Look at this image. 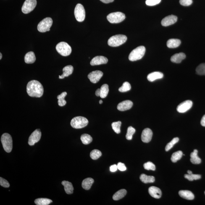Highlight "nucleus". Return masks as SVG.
Masks as SVG:
<instances>
[{
	"label": "nucleus",
	"instance_id": "nucleus-1",
	"mask_svg": "<svg viewBox=\"0 0 205 205\" xmlns=\"http://www.w3.org/2000/svg\"><path fill=\"white\" fill-rule=\"evenodd\" d=\"M27 92L30 97L40 98L43 96L44 89L40 82L36 80H32L27 84Z\"/></svg>",
	"mask_w": 205,
	"mask_h": 205
},
{
	"label": "nucleus",
	"instance_id": "nucleus-2",
	"mask_svg": "<svg viewBox=\"0 0 205 205\" xmlns=\"http://www.w3.org/2000/svg\"><path fill=\"white\" fill-rule=\"evenodd\" d=\"M146 52L144 46H140L133 49L129 54L128 59L131 61H135L142 59Z\"/></svg>",
	"mask_w": 205,
	"mask_h": 205
},
{
	"label": "nucleus",
	"instance_id": "nucleus-3",
	"mask_svg": "<svg viewBox=\"0 0 205 205\" xmlns=\"http://www.w3.org/2000/svg\"><path fill=\"white\" fill-rule=\"evenodd\" d=\"M127 37L124 35H116L111 37L108 40L109 46L117 47L123 44L127 41Z\"/></svg>",
	"mask_w": 205,
	"mask_h": 205
},
{
	"label": "nucleus",
	"instance_id": "nucleus-4",
	"mask_svg": "<svg viewBox=\"0 0 205 205\" xmlns=\"http://www.w3.org/2000/svg\"><path fill=\"white\" fill-rule=\"evenodd\" d=\"M1 141L3 147L6 152H10L13 148V141L12 136L9 134L5 133L2 136Z\"/></svg>",
	"mask_w": 205,
	"mask_h": 205
},
{
	"label": "nucleus",
	"instance_id": "nucleus-5",
	"mask_svg": "<svg viewBox=\"0 0 205 205\" xmlns=\"http://www.w3.org/2000/svg\"><path fill=\"white\" fill-rule=\"evenodd\" d=\"M88 123V120L86 118L82 116H77L72 119L70 124L73 128L80 129L86 127Z\"/></svg>",
	"mask_w": 205,
	"mask_h": 205
},
{
	"label": "nucleus",
	"instance_id": "nucleus-6",
	"mask_svg": "<svg viewBox=\"0 0 205 205\" xmlns=\"http://www.w3.org/2000/svg\"><path fill=\"white\" fill-rule=\"evenodd\" d=\"M56 49L61 55L67 56L70 55L72 53L71 46L65 42H61L56 45Z\"/></svg>",
	"mask_w": 205,
	"mask_h": 205
},
{
	"label": "nucleus",
	"instance_id": "nucleus-7",
	"mask_svg": "<svg viewBox=\"0 0 205 205\" xmlns=\"http://www.w3.org/2000/svg\"><path fill=\"white\" fill-rule=\"evenodd\" d=\"M125 18V14L120 12L111 13L107 16V19L111 23H119Z\"/></svg>",
	"mask_w": 205,
	"mask_h": 205
},
{
	"label": "nucleus",
	"instance_id": "nucleus-8",
	"mask_svg": "<svg viewBox=\"0 0 205 205\" xmlns=\"http://www.w3.org/2000/svg\"><path fill=\"white\" fill-rule=\"evenodd\" d=\"M53 21L51 18H46L40 22L38 24L37 30L41 32L49 31L52 25Z\"/></svg>",
	"mask_w": 205,
	"mask_h": 205
},
{
	"label": "nucleus",
	"instance_id": "nucleus-9",
	"mask_svg": "<svg viewBox=\"0 0 205 205\" xmlns=\"http://www.w3.org/2000/svg\"><path fill=\"white\" fill-rule=\"evenodd\" d=\"M74 14L76 19L77 22H83L85 18V8L82 4L77 5L74 11Z\"/></svg>",
	"mask_w": 205,
	"mask_h": 205
},
{
	"label": "nucleus",
	"instance_id": "nucleus-10",
	"mask_svg": "<svg viewBox=\"0 0 205 205\" xmlns=\"http://www.w3.org/2000/svg\"><path fill=\"white\" fill-rule=\"evenodd\" d=\"M36 0H26L22 7V12L27 14L31 12L37 5Z\"/></svg>",
	"mask_w": 205,
	"mask_h": 205
},
{
	"label": "nucleus",
	"instance_id": "nucleus-11",
	"mask_svg": "<svg viewBox=\"0 0 205 205\" xmlns=\"http://www.w3.org/2000/svg\"><path fill=\"white\" fill-rule=\"evenodd\" d=\"M41 136V132L40 129L35 130L29 137L28 144L30 146H34L35 143L40 141Z\"/></svg>",
	"mask_w": 205,
	"mask_h": 205
},
{
	"label": "nucleus",
	"instance_id": "nucleus-12",
	"mask_svg": "<svg viewBox=\"0 0 205 205\" xmlns=\"http://www.w3.org/2000/svg\"><path fill=\"white\" fill-rule=\"evenodd\" d=\"M192 105V101L188 100L179 104L177 108V110L179 113H184L191 108Z\"/></svg>",
	"mask_w": 205,
	"mask_h": 205
},
{
	"label": "nucleus",
	"instance_id": "nucleus-13",
	"mask_svg": "<svg viewBox=\"0 0 205 205\" xmlns=\"http://www.w3.org/2000/svg\"><path fill=\"white\" fill-rule=\"evenodd\" d=\"M103 73L101 71H93L88 75V78L92 83H96L99 81L103 77Z\"/></svg>",
	"mask_w": 205,
	"mask_h": 205
},
{
	"label": "nucleus",
	"instance_id": "nucleus-14",
	"mask_svg": "<svg viewBox=\"0 0 205 205\" xmlns=\"http://www.w3.org/2000/svg\"><path fill=\"white\" fill-rule=\"evenodd\" d=\"M177 17L176 16L173 15H169L164 18L161 21V25L164 26H168L173 25L177 22Z\"/></svg>",
	"mask_w": 205,
	"mask_h": 205
},
{
	"label": "nucleus",
	"instance_id": "nucleus-15",
	"mask_svg": "<svg viewBox=\"0 0 205 205\" xmlns=\"http://www.w3.org/2000/svg\"><path fill=\"white\" fill-rule=\"evenodd\" d=\"M153 133L152 131L148 128L143 130L141 134V140L144 143H148L151 141L152 138Z\"/></svg>",
	"mask_w": 205,
	"mask_h": 205
},
{
	"label": "nucleus",
	"instance_id": "nucleus-16",
	"mask_svg": "<svg viewBox=\"0 0 205 205\" xmlns=\"http://www.w3.org/2000/svg\"><path fill=\"white\" fill-rule=\"evenodd\" d=\"M108 59L103 56H97L92 60L90 64L92 66L98 65H100L107 63Z\"/></svg>",
	"mask_w": 205,
	"mask_h": 205
},
{
	"label": "nucleus",
	"instance_id": "nucleus-17",
	"mask_svg": "<svg viewBox=\"0 0 205 205\" xmlns=\"http://www.w3.org/2000/svg\"><path fill=\"white\" fill-rule=\"evenodd\" d=\"M133 105V103L131 101L127 100L119 103L117 106V108L120 111H125L131 108Z\"/></svg>",
	"mask_w": 205,
	"mask_h": 205
},
{
	"label": "nucleus",
	"instance_id": "nucleus-18",
	"mask_svg": "<svg viewBox=\"0 0 205 205\" xmlns=\"http://www.w3.org/2000/svg\"><path fill=\"white\" fill-rule=\"evenodd\" d=\"M148 193L151 196L156 199H159L161 196V191L160 188L157 187L152 186L148 188Z\"/></svg>",
	"mask_w": 205,
	"mask_h": 205
},
{
	"label": "nucleus",
	"instance_id": "nucleus-19",
	"mask_svg": "<svg viewBox=\"0 0 205 205\" xmlns=\"http://www.w3.org/2000/svg\"><path fill=\"white\" fill-rule=\"evenodd\" d=\"M186 58V55L183 53H177L172 56L171 58V61L175 63H180L183 59Z\"/></svg>",
	"mask_w": 205,
	"mask_h": 205
},
{
	"label": "nucleus",
	"instance_id": "nucleus-20",
	"mask_svg": "<svg viewBox=\"0 0 205 205\" xmlns=\"http://www.w3.org/2000/svg\"><path fill=\"white\" fill-rule=\"evenodd\" d=\"M164 76V74L160 72H154L148 74L147 79L149 81L153 82L158 79L162 78Z\"/></svg>",
	"mask_w": 205,
	"mask_h": 205
},
{
	"label": "nucleus",
	"instance_id": "nucleus-21",
	"mask_svg": "<svg viewBox=\"0 0 205 205\" xmlns=\"http://www.w3.org/2000/svg\"><path fill=\"white\" fill-rule=\"evenodd\" d=\"M181 197L187 200H191L194 199V195L191 191L188 190H180L179 192Z\"/></svg>",
	"mask_w": 205,
	"mask_h": 205
},
{
	"label": "nucleus",
	"instance_id": "nucleus-22",
	"mask_svg": "<svg viewBox=\"0 0 205 205\" xmlns=\"http://www.w3.org/2000/svg\"><path fill=\"white\" fill-rule=\"evenodd\" d=\"M73 71V67L72 66L69 65L65 66L63 69V73L62 75L59 76V79H64L65 77H69L72 74Z\"/></svg>",
	"mask_w": 205,
	"mask_h": 205
},
{
	"label": "nucleus",
	"instance_id": "nucleus-23",
	"mask_svg": "<svg viewBox=\"0 0 205 205\" xmlns=\"http://www.w3.org/2000/svg\"><path fill=\"white\" fill-rule=\"evenodd\" d=\"M36 60L34 53L30 51L27 53L25 57V62L26 64H33Z\"/></svg>",
	"mask_w": 205,
	"mask_h": 205
},
{
	"label": "nucleus",
	"instance_id": "nucleus-24",
	"mask_svg": "<svg viewBox=\"0 0 205 205\" xmlns=\"http://www.w3.org/2000/svg\"><path fill=\"white\" fill-rule=\"evenodd\" d=\"M62 184L64 187V190L67 194H72L73 193L74 188L72 183L67 181H63Z\"/></svg>",
	"mask_w": 205,
	"mask_h": 205
},
{
	"label": "nucleus",
	"instance_id": "nucleus-25",
	"mask_svg": "<svg viewBox=\"0 0 205 205\" xmlns=\"http://www.w3.org/2000/svg\"><path fill=\"white\" fill-rule=\"evenodd\" d=\"M198 153L197 150L195 149L190 154V161L193 164H199L201 162V159L198 157Z\"/></svg>",
	"mask_w": 205,
	"mask_h": 205
},
{
	"label": "nucleus",
	"instance_id": "nucleus-26",
	"mask_svg": "<svg viewBox=\"0 0 205 205\" xmlns=\"http://www.w3.org/2000/svg\"><path fill=\"white\" fill-rule=\"evenodd\" d=\"M181 44V41L177 39H170L168 40L167 46L168 48H174L178 47Z\"/></svg>",
	"mask_w": 205,
	"mask_h": 205
},
{
	"label": "nucleus",
	"instance_id": "nucleus-27",
	"mask_svg": "<svg viewBox=\"0 0 205 205\" xmlns=\"http://www.w3.org/2000/svg\"><path fill=\"white\" fill-rule=\"evenodd\" d=\"M94 182V180L91 178H88L83 180L82 183V186L85 190H89L92 185Z\"/></svg>",
	"mask_w": 205,
	"mask_h": 205
},
{
	"label": "nucleus",
	"instance_id": "nucleus-28",
	"mask_svg": "<svg viewBox=\"0 0 205 205\" xmlns=\"http://www.w3.org/2000/svg\"><path fill=\"white\" fill-rule=\"evenodd\" d=\"M140 180L144 183H153L155 182V177L153 176H148L145 174H142L140 176Z\"/></svg>",
	"mask_w": 205,
	"mask_h": 205
},
{
	"label": "nucleus",
	"instance_id": "nucleus-29",
	"mask_svg": "<svg viewBox=\"0 0 205 205\" xmlns=\"http://www.w3.org/2000/svg\"><path fill=\"white\" fill-rule=\"evenodd\" d=\"M127 191L125 189H121L116 192L113 196L112 198L115 201L122 199L126 195Z\"/></svg>",
	"mask_w": 205,
	"mask_h": 205
},
{
	"label": "nucleus",
	"instance_id": "nucleus-30",
	"mask_svg": "<svg viewBox=\"0 0 205 205\" xmlns=\"http://www.w3.org/2000/svg\"><path fill=\"white\" fill-rule=\"evenodd\" d=\"M34 202L37 205H48L52 203L53 201L48 198H40L35 199Z\"/></svg>",
	"mask_w": 205,
	"mask_h": 205
},
{
	"label": "nucleus",
	"instance_id": "nucleus-31",
	"mask_svg": "<svg viewBox=\"0 0 205 205\" xmlns=\"http://www.w3.org/2000/svg\"><path fill=\"white\" fill-rule=\"evenodd\" d=\"M67 92H64L61 93L60 95H59L57 97V98L58 99V104L60 106H63L66 104L67 102L65 100L64 98L67 96Z\"/></svg>",
	"mask_w": 205,
	"mask_h": 205
},
{
	"label": "nucleus",
	"instance_id": "nucleus-32",
	"mask_svg": "<svg viewBox=\"0 0 205 205\" xmlns=\"http://www.w3.org/2000/svg\"><path fill=\"white\" fill-rule=\"evenodd\" d=\"M81 140L83 144L88 145L89 144L93 141V138L89 135L84 134L81 137Z\"/></svg>",
	"mask_w": 205,
	"mask_h": 205
},
{
	"label": "nucleus",
	"instance_id": "nucleus-33",
	"mask_svg": "<svg viewBox=\"0 0 205 205\" xmlns=\"http://www.w3.org/2000/svg\"><path fill=\"white\" fill-rule=\"evenodd\" d=\"M101 97L102 98L106 97L109 93L108 85L107 84H104L101 86Z\"/></svg>",
	"mask_w": 205,
	"mask_h": 205
},
{
	"label": "nucleus",
	"instance_id": "nucleus-34",
	"mask_svg": "<svg viewBox=\"0 0 205 205\" xmlns=\"http://www.w3.org/2000/svg\"><path fill=\"white\" fill-rule=\"evenodd\" d=\"M183 153L181 151H178L173 153L171 157V160L172 162L175 163L180 160L182 157Z\"/></svg>",
	"mask_w": 205,
	"mask_h": 205
},
{
	"label": "nucleus",
	"instance_id": "nucleus-35",
	"mask_svg": "<svg viewBox=\"0 0 205 205\" xmlns=\"http://www.w3.org/2000/svg\"><path fill=\"white\" fill-rule=\"evenodd\" d=\"M102 155V153L99 150L94 149L90 153V157L93 160H96L99 158Z\"/></svg>",
	"mask_w": 205,
	"mask_h": 205
},
{
	"label": "nucleus",
	"instance_id": "nucleus-36",
	"mask_svg": "<svg viewBox=\"0 0 205 205\" xmlns=\"http://www.w3.org/2000/svg\"><path fill=\"white\" fill-rule=\"evenodd\" d=\"M136 132L135 129L132 127H129L127 129V132L126 135V138L127 140H132L133 138V136Z\"/></svg>",
	"mask_w": 205,
	"mask_h": 205
},
{
	"label": "nucleus",
	"instance_id": "nucleus-37",
	"mask_svg": "<svg viewBox=\"0 0 205 205\" xmlns=\"http://www.w3.org/2000/svg\"><path fill=\"white\" fill-rule=\"evenodd\" d=\"M131 89L130 84L128 82H125L123 84L120 88H119V90L121 93H125L130 90Z\"/></svg>",
	"mask_w": 205,
	"mask_h": 205
},
{
	"label": "nucleus",
	"instance_id": "nucleus-38",
	"mask_svg": "<svg viewBox=\"0 0 205 205\" xmlns=\"http://www.w3.org/2000/svg\"><path fill=\"white\" fill-rule=\"evenodd\" d=\"M122 123L120 121L113 122L112 124V127L113 130L116 133L119 134L120 133V127Z\"/></svg>",
	"mask_w": 205,
	"mask_h": 205
},
{
	"label": "nucleus",
	"instance_id": "nucleus-39",
	"mask_svg": "<svg viewBox=\"0 0 205 205\" xmlns=\"http://www.w3.org/2000/svg\"><path fill=\"white\" fill-rule=\"evenodd\" d=\"M185 178L187 179L188 180L192 181L193 180H199L201 178V175L199 174H185L184 175Z\"/></svg>",
	"mask_w": 205,
	"mask_h": 205
},
{
	"label": "nucleus",
	"instance_id": "nucleus-40",
	"mask_svg": "<svg viewBox=\"0 0 205 205\" xmlns=\"http://www.w3.org/2000/svg\"><path fill=\"white\" fill-rule=\"evenodd\" d=\"M196 73L200 75H205V63L201 64L196 69Z\"/></svg>",
	"mask_w": 205,
	"mask_h": 205
},
{
	"label": "nucleus",
	"instance_id": "nucleus-41",
	"mask_svg": "<svg viewBox=\"0 0 205 205\" xmlns=\"http://www.w3.org/2000/svg\"><path fill=\"white\" fill-rule=\"evenodd\" d=\"M179 141L178 138H175L172 140V141L168 143L165 148L166 151H168L171 148L173 147L174 144L177 143Z\"/></svg>",
	"mask_w": 205,
	"mask_h": 205
},
{
	"label": "nucleus",
	"instance_id": "nucleus-42",
	"mask_svg": "<svg viewBox=\"0 0 205 205\" xmlns=\"http://www.w3.org/2000/svg\"><path fill=\"white\" fill-rule=\"evenodd\" d=\"M144 167L146 170L155 171L156 170V166L152 162L148 161L144 164Z\"/></svg>",
	"mask_w": 205,
	"mask_h": 205
},
{
	"label": "nucleus",
	"instance_id": "nucleus-43",
	"mask_svg": "<svg viewBox=\"0 0 205 205\" xmlns=\"http://www.w3.org/2000/svg\"><path fill=\"white\" fill-rule=\"evenodd\" d=\"M161 0H146V4L148 6H154L159 4Z\"/></svg>",
	"mask_w": 205,
	"mask_h": 205
},
{
	"label": "nucleus",
	"instance_id": "nucleus-44",
	"mask_svg": "<svg viewBox=\"0 0 205 205\" xmlns=\"http://www.w3.org/2000/svg\"><path fill=\"white\" fill-rule=\"evenodd\" d=\"M0 185L1 186L5 187V188H9L10 187L9 182L1 177H0Z\"/></svg>",
	"mask_w": 205,
	"mask_h": 205
},
{
	"label": "nucleus",
	"instance_id": "nucleus-45",
	"mask_svg": "<svg viewBox=\"0 0 205 205\" xmlns=\"http://www.w3.org/2000/svg\"><path fill=\"white\" fill-rule=\"evenodd\" d=\"M179 2L181 5L184 6H188L192 4V0H180Z\"/></svg>",
	"mask_w": 205,
	"mask_h": 205
},
{
	"label": "nucleus",
	"instance_id": "nucleus-46",
	"mask_svg": "<svg viewBox=\"0 0 205 205\" xmlns=\"http://www.w3.org/2000/svg\"><path fill=\"white\" fill-rule=\"evenodd\" d=\"M117 168L119 170L124 171H125L127 169V168L125 167V164H123V163L119 162L117 164Z\"/></svg>",
	"mask_w": 205,
	"mask_h": 205
},
{
	"label": "nucleus",
	"instance_id": "nucleus-47",
	"mask_svg": "<svg viewBox=\"0 0 205 205\" xmlns=\"http://www.w3.org/2000/svg\"><path fill=\"white\" fill-rule=\"evenodd\" d=\"M117 166L116 164H114V165L111 166L110 167V170L111 172H114L116 171L117 170Z\"/></svg>",
	"mask_w": 205,
	"mask_h": 205
},
{
	"label": "nucleus",
	"instance_id": "nucleus-48",
	"mask_svg": "<svg viewBox=\"0 0 205 205\" xmlns=\"http://www.w3.org/2000/svg\"><path fill=\"white\" fill-rule=\"evenodd\" d=\"M201 125L205 127V115L203 116L201 122Z\"/></svg>",
	"mask_w": 205,
	"mask_h": 205
},
{
	"label": "nucleus",
	"instance_id": "nucleus-49",
	"mask_svg": "<svg viewBox=\"0 0 205 205\" xmlns=\"http://www.w3.org/2000/svg\"><path fill=\"white\" fill-rule=\"evenodd\" d=\"M101 2L103 3H105V4H108L111 2H112L114 1V0H100Z\"/></svg>",
	"mask_w": 205,
	"mask_h": 205
},
{
	"label": "nucleus",
	"instance_id": "nucleus-50",
	"mask_svg": "<svg viewBox=\"0 0 205 205\" xmlns=\"http://www.w3.org/2000/svg\"><path fill=\"white\" fill-rule=\"evenodd\" d=\"M101 94V89H98L96 90V95L97 96L100 97Z\"/></svg>",
	"mask_w": 205,
	"mask_h": 205
},
{
	"label": "nucleus",
	"instance_id": "nucleus-51",
	"mask_svg": "<svg viewBox=\"0 0 205 205\" xmlns=\"http://www.w3.org/2000/svg\"><path fill=\"white\" fill-rule=\"evenodd\" d=\"M187 173H188V174H193L192 172L190 170L187 171Z\"/></svg>",
	"mask_w": 205,
	"mask_h": 205
},
{
	"label": "nucleus",
	"instance_id": "nucleus-52",
	"mask_svg": "<svg viewBox=\"0 0 205 205\" xmlns=\"http://www.w3.org/2000/svg\"><path fill=\"white\" fill-rule=\"evenodd\" d=\"M102 103H103V101H102V100H100L99 101L100 104H102Z\"/></svg>",
	"mask_w": 205,
	"mask_h": 205
},
{
	"label": "nucleus",
	"instance_id": "nucleus-53",
	"mask_svg": "<svg viewBox=\"0 0 205 205\" xmlns=\"http://www.w3.org/2000/svg\"><path fill=\"white\" fill-rule=\"evenodd\" d=\"M2 54L1 53H0V59H2Z\"/></svg>",
	"mask_w": 205,
	"mask_h": 205
},
{
	"label": "nucleus",
	"instance_id": "nucleus-54",
	"mask_svg": "<svg viewBox=\"0 0 205 205\" xmlns=\"http://www.w3.org/2000/svg\"></svg>",
	"mask_w": 205,
	"mask_h": 205
}]
</instances>
